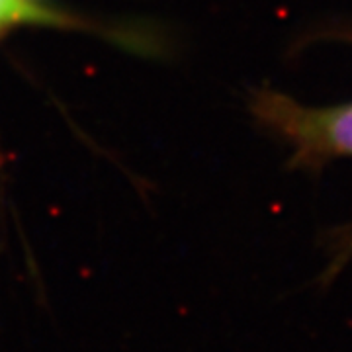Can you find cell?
<instances>
[{"label":"cell","mask_w":352,"mask_h":352,"mask_svg":"<svg viewBox=\"0 0 352 352\" xmlns=\"http://www.w3.org/2000/svg\"><path fill=\"white\" fill-rule=\"evenodd\" d=\"M256 112L292 141L302 157L352 155V104L305 108L280 94H268L258 98Z\"/></svg>","instance_id":"6da1fadb"},{"label":"cell","mask_w":352,"mask_h":352,"mask_svg":"<svg viewBox=\"0 0 352 352\" xmlns=\"http://www.w3.org/2000/svg\"><path fill=\"white\" fill-rule=\"evenodd\" d=\"M71 20L32 0H0V34L18 25H69Z\"/></svg>","instance_id":"7a4b0ae2"}]
</instances>
